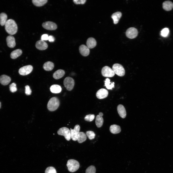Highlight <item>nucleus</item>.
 <instances>
[{
    "label": "nucleus",
    "instance_id": "f257e3e1",
    "mask_svg": "<svg viewBox=\"0 0 173 173\" xmlns=\"http://www.w3.org/2000/svg\"><path fill=\"white\" fill-rule=\"evenodd\" d=\"M5 26V30L9 34L13 35L17 33L18 26L15 21L13 19H10L7 20Z\"/></svg>",
    "mask_w": 173,
    "mask_h": 173
},
{
    "label": "nucleus",
    "instance_id": "f03ea898",
    "mask_svg": "<svg viewBox=\"0 0 173 173\" xmlns=\"http://www.w3.org/2000/svg\"><path fill=\"white\" fill-rule=\"evenodd\" d=\"M60 104L58 99L56 97L51 98L47 104V108L49 111H53L56 110Z\"/></svg>",
    "mask_w": 173,
    "mask_h": 173
},
{
    "label": "nucleus",
    "instance_id": "7ed1b4c3",
    "mask_svg": "<svg viewBox=\"0 0 173 173\" xmlns=\"http://www.w3.org/2000/svg\"><path fill=\"white\" fill-rule=\"evenodd\" d=\"M67 166L69 171L74 172L78 169L80 167V164L77 161L73 159H70L67 161Z\"/></svg>",
    "mask_w": 173,
    "mask_h": 173
},
{
    "label": "nucleus",
    "instance_id": "20e7f679",
    "mask_svg": "<svg viewBox=\"0 0 173 173\" xmlns=\"http://www.w3.org/2000/svg\"><path fill=\"white\" fill-rule=\"evenodd\" d=\"M112 68L115 74L117 75L120 76H122L124 75V69L121 65L118 63L115 64L113 65Z\"/></svg>",
    "mask_w": 173,
    "mask_h": 173
},
{
    "label": "nucleus",
    "instance_id": "39448f33",
    "mask_svg": "<svg viewBox=\"0 0 173 173\" xmlns=\"http://www.w3.org/2000/svg\"><path fill=\"white\" fill-rule=\"evenodd\" d=\"M57 133L59 135L64 136L67 141L70 140L71 138L70 130L66 127H64L60 128L57 131Z\"/></svg>",
    "mask_w": 173,
    "mask_h": 173
},
{
    "label": "nucleus",
    "instance_id": "423d86ee",
    "mask_svg": "<svg viewBox=\"0 0 173 173\" xmlns=\"http://www.w3.org/2000/svg\"><path fill=\"white\" fill-rule=\"evenodd\" d=\"M63 84L67 90L70 91L74 87V80L71 77H67L63 81Z\"/></svg>",
    "mask_w": 173,
    "mask_h": 173
},
{
    "label": "nucleus",
    "instance_id": "0eeeda50",
    "mask_svg": "<svg viewBox=\"0 0 173 173\" xmlns=\"http://www.w3.org/2000/svg\"><path fill=\"white\" fill-rule=\"evenodd\" d=\"M101 74L103 76L108 77H113L115 74L112 69L107 66L103 68L101 70Z\"/></svg>",
    "mask_w": 173,
    "mask_h": 173
},
{
    "label": "nucleus",
    "instance_id": "6e6552de",
    "mask_svg": "<svg viewBox=\"0 0 173 173\" xmlns=\"http://www.w3.org/2000/svg\"><path fill=\"white\" fill-rule=\"evenodd\" d=\"M33 69V68L31 65H27L20 68L19 70V72L20 75H25L30 73Z\"/></svg>",
    "mask_w": 173,
    "mask_h": 173
},
{
    "label": "nucleus",
    "instance_id": "1a4fd4ad",
    "mask_svg": "<svg viewBox=\"0 0 173 173\" xmlns=\"http://www.w3.org/2000/svg\"><path fill=\"white\" fill-rule=\"evenodd\" d=\"M138 32L137 29L134 27H130L127 29L126 34L128 38L133 39L135 38L137 36Z\"/></svg>",
    "mask_w": 173,
    "mask_h": 173
},
{
    "label": "nucleus",
    "instance_id": "9d476101",
    "mask_svg": "<svg viewBox=\"0 0 173 173\" xmlns=\"http://www.w3.org/2000/svg\"><path fill=\"white\" fill-rule=\"evenodd\" d=\"M42 26L45 29L50 30H55L57 28V25L56 23L50 21L43 23L42 24Z\"/></svg>",
    "mask_w": 173,
    "mask_h": 173
},
{
    "label": "nucleus",
    "instance_id": "9b49d317",
    "mask_svg": "<svg viewBox=\"0 0 173 173\" xmlns=\"http://www.w3.org/2000/svg\"><path fill=\"white\" fill-rule=\"evenodd\" d=\"M80 127L78 125H76L73 129L70 130L71 138L74 141L77 140L80 130Z\"/></svg>",
    "mask_w": 173,
    "mask_h": 173
},
{
    "label": "nucleus",
    "instance_id": "f8f14e48",
    "mask_svg": "<svg viewBox=\"0 0 173 173\" xmlns=\"http://www.w3.org/2000/svg\"><path fill=\"white\" fill-rule=\"evenodd\" d=\"M108 95V92L106 90L102 88L98 90L96 93V96L99 99H102L106 97Z\"/></svg>",
    "mask_w": 173,
    "mask_h": 173
},
{
    "label": "nucleus",
    "instance_id": "ddd939ff",
    "mask_svg": "<svg viewBox=\"0 0 173 173\" xmlns=\"http://www.w3.org/2000/svg\"><path fill=\"white\" fill-rule=\"evenodd\" d=\"M36 47L37 49L41 50H44L48 47L47 43L44 41L41 40L37 41L35 44Z\"/></svg>",
    "mask_w": 173,
    "mask_h": 173
},
{
    "label": "nucleus",
    "instance_id": "4468645a",
    "mask_svg": "<svg viewBox=\"0 0 173 173\" xmlns=\"http://www.w3.org/2000/svg\"><path fill=\"white\" fill-rule=\"evenodd\" d=\"M79 50L80 54L85 56H88L90 53V50L88 47L85 45L82 44L79 47Z\"/></svg>",
    "mask_w": 173,
    "mask_h": 173
},
{
    "label": "nucleus",
    "instance_id": "2eb2a0df",
    "mask_svg": "<svg viewBox=\"0 0 173 173\" xmlns=\"http://www.w3.org/2000/svg\"><path fill=\"white\" fill-rule=\"evenodd\" d=\"M8 46L10 48H14L16 45V42L14 37L11 35L7 37L6 39Z\"/></svg>",
    "mask_w": 173,
    "mask_h": 173
},
{
    "label": "nucleus",
    "instance_id": "dca6fc26",
    "mask_svg": "<svg viewBox=\"0 0 173 173\" xmlns=\"http://www.w3.org/2000/svg\"><path fill=\"white\" fill-rule=\"evenodd\" d=\"M11 78L9 76L5 75H3L0 76V82L2 85H6L11 81Z\"/></svg>",
    "mask_w": 173,
    "mask_h": 173
},
{
    "label": "nucleus",
    "instance_id": "f3484780",
    "mask_svg": "<svg viewBox=\"0 0 173 173\" xmlns=\"http://www.w3.org/2000/svg\"><path fill=\"white\" fill-rule=\"evenodd\" d=\"M118 112L120 116L122 118H125L126 116V112L125 108L122 105H119L117 107Z\"/></svg>",
    "mask_w": 173,
    "mask_h": 173
},
{
    "label": "nucleus",
    "instance_id": "a211bd4d",
    "mask_svg": "<svg viewBox=\"0 0 173 173\" xmlns=\"http://www.w3.org/2000/svg\"><path fill=\"white\" fill-rule=\"evenodd\" d=\"M163 8L166 11L171 10L173 8V3L170 1L164 2L162 4Z\"/></svg>",
    "mask_w": 173,
    "mask_h": 173
},
{
    "label": "nucleus",
    "instance_id": "6ab92c4d",
    "mask_svg": "<svg viewBox=\"0 0 173 173\" xmlns=\"http://www.w3.org/2000/svg\"><path fill=\"white\" fill-rule=\"evenodd\" d=\"M97 43L95 39L93 37H90L87 40L86 44L87 46L89 49H92L96 45Z\"/></svg>",
    "mask_w": 173,
    "mask_h": 173
},
{
    "label": "nucleus",
    "instance_id": "aec40b11",
    "mask_svg": "<svg viewBox=\"0 0 173 173\" xmlns=\"http://www.w3.org/2000/svg\"><path fill=\"white\" fill-rule=\"evenodd\" d=\"M65 74L64 71L62 69H59L56 71L53 74V77L56 79H58L63 76Z\"/></svg>",
    "mask_w": 173,
    "mask_h": 173
},
{
    "label": "nucleus",
    "instance_id": "412c9836",
    "mask_svg": "<svg viewBox=\"0 0 173 173\" xmlns=\"http://www.w3.org/2000/svg\"><path fill=\"white\" fill-rule=\"evenodd\" d=\"M122 15L121 13L119 12H117L112 14L111 17L113 20L114 24H116L118 23L122 16Z\"/></svg>",
    "mask_w": 173,
    "mask_h": 173
},
{
    "label": "nucleus",
    "instance_id": "4be33fe9",
    "mask_svg": "<svg viewBox=\"0 0 173 173\" xmlns=\"http://www.w3.org/2000/svg\"><path fill=\"white\" fill-rule=\"evenodd\" d=\"M50 89L52 93H58L61 92L62 89L60 86L58 85L54 84L52 85L50 87Z\"/></svg>",
    "mask_w": 173,
    "mask_h": 173
},
{
    "label": "nucleus",
    "instance_id": "5701e85b",
    "mask_svg": "<svg viewBox=\"0 0 173 173\" xmlns=\"http://www.w3.org/2000/svg\"><path fill=\"white\" fill-rule=\"evenodd\" d=\"M110 130L111 133L113 134H117L119 133L121 131V128L119 125L113 124L110 127Z\"/></svg>",
    "mask_w": 173,
    "mask_h": 173
},
{
    "label": "nucleus",
    "instance_id": "b1692460",
    "mask_svg": "<svg viewBox=\"0 0 173 173\" xmlns=\"http://www.w3.org/2000/svg\"><path fill=\"white\" fill-rule=\"evenodd\" d=\"M22 51L20 49H17L12 51L10 54L11 58L14 59L20 56L22 53Z\"/></svg>",
    "mask_w": 173,
    "mask_h": 173
},
{
    "label": "nucleus",
    "instance_id": "393cba45",
    "mask_svg": "<svg viewBox=\"0 0 173 173\" xmlns=\"http://www.w3.org/2000/svg\"><path fill=\"white\" fill-rule=\"evenodd\" d=\"M54 67V63L50 61H48L45 62L43 65V69L46 71L51 70Z\"/></svg>",
    "mask_w": 173,
    "mask_h": 173
},
{
    "label": "nucleus",
    "instance_id": "a878e982",
    "mask_svg": "<svg viewBox=\"0 0 173 173\" xmlns=\"http://www.w3.org/2000/svg\"><path fill=\"white\" fill-rule=\"evenodd\" d=\"M86 139V135L83 132H80L77 140L78 142L79 143H81L85 141Z\"/></svg>",
    "mask_w": 173,
    "mask_h": 173
},
{
    "label": "nucleus",
    "instance_id": "bb28decb",
    "mask_svg": "<svg viewBox=\"0 0 173 173\" xmlns=\"http://www.w3.org/2000/svg\"><path fill=\"white\" fill-rule=\"evenodd\" d=\"M47 0H32V2L33 4L37 6H42L47 2Z\"/></svg>",
    "mask_w": 173,
    "mask_h": 173
},
{
    "label": "nucleus",
    "instance_id": "cd10ccee",
    "mask_svg": "<svg viewBox=\"0 0 173 173\" xmlns=\"http://www.w3.org/2000/svg\"><path fill=\"white\" fill-rule=\"evenodd\" d=\"M7 16L6 14L4 12H2L0 14V24L1 26L5 25L7 21Z\"/></svg>",
    "mask_w": 173,
    "mask_h": 173
},
{
    "label": "nucleus",
    "instance_id": "c85d7f7f",
    "mask_svg": "<svg viewBox=\"0 0 173 173\" xmlns=\"http://www.w3.org/2000/svg\"><path fill=\"white\" fill-rule=\"evenodd\" d=\"M105 86L108 89H112L114 87V82H111L110 80L108 78H106L105 81Z\"/></svg>",
    "mask_w": 173,
    "mask_h": 173
},
{
    "label": "nucleus",
    "instance_id": "c756f323",
    "mask_svg": "<svg viewBox=\"0 0 173 173\" xmlns=\"http://www.w3.org/2000/svg\"><path fill=\"white\" fill-rule=\"evenodd\" d=\"M104 120L102 117H100L99 115L96 116L95 120V124L98 127H101L103 125Z\"/></svg>",
    "mask_w": 173,
    "mask_h": 173
},
{
    "label": "nucleus",
    "instance_id": "7c9ffc66",
    "mask_svg": "<svg viewBox=\"0 0 173 173\" xmlns=\"http://www.w3.org/2000/svg\"><path fill=\"white\" fill-rule=\"evenodd\" d=\"M96 169L93 166L91 165L88 167L86 169V173H95Z\"/></svg>",
    "mask_w": 173,
    "mask_h": 173
},
{
    "label": "nucleus",
    "instance_id": "2f4dec72",
    "mask_svg": "<svg viewBox=\"0 0 173 173\" xmlns=\"http://www.w3.org/2000/svg\"><path fill=\"white\" fill-rule=\"evenodd\" d=\"M169 32V29L167 28L163 29L161 31V34L163 37H166L167 36Z\"/></svg>",
    "mask_w": 173,
    "mask_h": 173
},
{
    "label": "nucleus",
    "instance_id": "473e14b6",
    "mask_svg": "<svg viewBox=\"0 0 173 173\" xmlns=\"http://www.w3.org/2000/svg\"><path fill=\"white\" fill-rule=\"evenodd\" d=\"M86 135L91 140H92L95 138V134L94 132L92 131H88L86 132Z\"/></svg>",
    "mask_w": 173,
    "mask_h": 173
},
{
    "label": "nucleus",
    "instance_id": "72a5a7b5",
    "mask_svg": "<svg viewBox=\"0 0 173 173\" xmlns=\"http://www.w3.org/2000/svg\"><path fill=\"white\" fill-rule=\"evenodd\" d=\"M95 115L92 114H89L86 115L84 118L85 120L87 121L91 122L94 119Z\"/></svg>",
    "mask_w": 173,
    "mask_h": 173
},
{
    "label": "nucleus",
    "instance_id": "f704fd0d",
    "mask_svg": "<svg viewBox=\"0 0 173 173\" xmlns=\"http://www.w3.org/2000/svg\"><path fill=\"white\" fill-rule=\"evenodd\" d=\"M45 173H57L55 168L52 167H49L46 169Z\"/></svg>",
    "mask_w": 173,
    "mask_h": 173
},
{
    "label": "nucleus",
    "instance_id": "c9c22d12",
    "mask_svg": "<svg viewBox=\"0 0 173 173\" xmlns=\"http://www.w3.org/2000/svg\"><path fill=\"white\" fill-rule=\"evenodd\" d=\"M9 88L10 91L12 93H14L17 90L16 84L14 83H13L10 85Z\"/></svg>",
    "mask_w": 173,
    "mask_h": 173
},
{
    "label": "nucleus",
    "instance_id": "e433bc0d",
    "mask_svg": "<svg viewBox=\"0 0 173 173\" xmlns=\"http://www.w3.org/2000/svg\"><path fill=\"white\" fill-rule=\"evenodd\" d=\"M25 93L26 95H31V90L30 86L28 85L25 86Z\"/></svg>",
    "mask_w": 173,
    "mask_h": 173
},
{
    "label": "nucleus",
    "instance_id": "4c0bfd02",
    "mask_svg": "<svg viewBox=\"0 0 173 173\" xmlns=\"http://www.w3.org/2000/svg\"><path fill=\"white\" fill-rule=\"evenodd\" d=\"M86 0H74V2L76 4H84L86 2Z\"/></svg>",
    "mask_w": 173,
    "mask_h": 173
},
{
    "label": "nucleus",
    "instance_id": "58836bf2",
    "mask_svg": "<svg viewBox=\"0 0 173 173\" xmlns=\"http://www.w3.org/2000/svg\"><path fill=\"white\" fill-rule=\"evenodd\" d=\"M49 36L48 34H43L41 36V40L43 41L47 40H48Z\"/></svg>",
    "mask_w": 173,
    "mask_h": 173
},
{
    "label": "nucleus",
    "instance_id": "ea45409f",
    "mask_svg": "<svg viewBox=\"0 0 173 173\" xmlns=\"http://www.w3.org/2000/svg\"><path fill=\"white\" fill-rule=\"evenodd\" d=\"M48 40L50 42H53L55 41V39L53 36L50 35L49 36Z\"/></svg>",
    "mask_w": 173,
    "mask_h": 173
},
{
    "label": "nucleus",
    "instance_id": "a19ab883",
    "mask_svg": "<svg viewBox=\"0 0 173 173\" xmlns=\"http://www.w3.org/2000/svg\"><path fill=\"white\" fill-rule=\"evenodd\" d=\"M99 115L100 117H102L103 115V114L102 112H100L99 113Z\"/></svg>",
    "mask_w": 173,
    "mask_h": 173
},
{
    "label": "nucleus",
    "instance_id": "79ce46f5",
    "mask_svg": "<svg viewBox=\"0 0 173 173\" xmlns=\"http://www.w3.org/2000/svg\"><path fill=\"white\" fill-rule=\"evenodd\" d=\"M1 107V103L0 102V108Z\"/></svg>",
    "mask_w": 173,
    "mask_h": 173
}]
</instances>
